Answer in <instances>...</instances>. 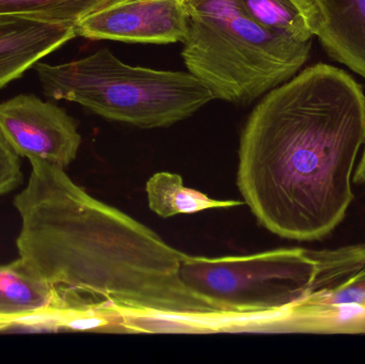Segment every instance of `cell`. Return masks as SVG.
Listing matches in <instances>:
<instances>
[{"label": "cell", "instance_id": "6da1fadb", "mask_svg": "<svg viewBox=\"0 0 365 364\" xmlns=\"http://www.w3.org/2000/svg\"><path fill=\"white\" fill-rule=\"evenodd\" d=\"M14 198L21 219L19 258L55 288L70 311L182 318L225 311L182 284L187 254L123 212L101 202L63 169L29 160Z\"/></svg>", "mask_w": 365, "mask_h": 364}, {"label": "cell", "instance_id": "7a4b0ae2", "mask_svg": "<svg viewBox=\"0 0 365 364\" xmlns=\"http://www.w3.org/2000/svg\"><path fill=\"white\" fill-rule=\"evenodd\" d=\"M365 142V96L344 71L319 63L270 90L242 132L237 186L264 228L319 241L344 220Z\"/></svg>", "mask_w": 365, "mask_h": 364}, {"label": "cell", "instance_id": "3957f363", "mask_svg": "<svg viewBox=\"0 0 365 364\" xmlns=\"http://www.w3.org/2000/svg\"><path fill=\"white\" fill-rule=\"evenodd\" d=\"M182 57L215 96L248 105L289 80L306 63L311 42H298L253 21L237 0H188Z\"/></svg>", "mask_w": 365, "mask_h": 364}, {"label": "cell", "instance_id": "277c9868", "mask_svg": "<svg viewBox=\"0 0 365 364\" xmlns=\"http://www.w3.org/2000/svg\"><path fill=\"white\" fill-rule=\"evenodd\" d=\"M365 265V245L332 251L285 248L249 256L203 258L187 254L182 284L230 312L291 309L334 288Z\"/></svg>", "mask_w": 365, "mask_h": 364}, {"label": "cell", "instance_id": "5b68a950", "mask_svg": "<svg viewBox=\"0 0 365 364\" xmlns=\"http://www.w3.org/2000/svg\"><path fill=\"white\" fill-rule=\"evenodd\" d=\"M44 93L141 128H168L215 100L191 73L133 66L103 48L68 63L34 66Z\"/></svg>", "mask_w": 365, "mask_h": 364}, {"label": "cell", "instance_id": "8992f818", "mask_svg": "<svg viewBox=\"0 0 365 364\" xmlns=\"http://www.w3.org/2000/svg\"><path fill=\"white\" fill-rule=\"evenodd\" d=\"M0 132L21 157L63 170L81 143L76 123L63 109L25 94L0 104Z\"/></svg>", "mask_w": 365, "mask_h": 364}, {"label": "cell", "instance_id": "52a82bcc", "mask_svg": "<svg viewBox=\"0 0 365 364\" xmlns=\"http://www.w3.org/2000/svg\"><path fill=\"white\" fill-rule=\"evenodd\" d=\"M188 23L182 0H120L83 17L76 33L90 40L170 44L182 43Z\"/></svg>", "mask_w": 365, "mask_h": 364}, {"label": "cell", "instance_id": "ba28073f", "mask_svg": "<svg viewBox=\"0 0 365 364\" xmlns=\"http://www.w3.org/2000/svg\"><path fill=\"white\" fill-rule=\"evenodd\" d=\"M75 36V24L30 15H0V88Z\"/></svg>", "mask_w": 365, "mask_h": 364}, {"label": "cell", "instance_id": "9c48e42d", "mask_svg": "<svg viewBox=\"0 0 365 364\" xmlns=\"http://www.w3.org/2000/svg\"><path fill=\"white\" fill-rule=\"evenodd\" d=\"M315 36L330 55L365 79V0H313Z\"/></svg>", "mask_w": 365, "mask_h": 364}, {"label": "cell", "instance_id": "30bf717a", "mask_svg": "<svg viewBox=\"0 0 365 364\" xmlns=\"http://www.w3.org/2000/svg\"><path fill=\"white\" fill-rule=\"evenodd\" d=\"M66 303L21 258L0 265V326L43 312L66 311Z\"/></svg>", "mask_w": 365, "mask_h": 364}, {"label": "cell", "instance_id": "8fae6325", "mask_svg": "<svg viewBox=\"0 0 365 364\" xmlns=\"http://www.w3.org/2000/svg\"><path fill=\"white\" fill-rule=\"evenodd\" d=\"M259 25L298 42H311L317 29L313 0H237Z\"/></svg>", "mask_w": 365, "mask_h": 364}, {"label": "cell", "instance_id": "7c38bea8", "mask_svg": "<svg viewBox=\"0 0 365 364\" xmlns=\"http://www.w3.org/2000/svg\"><path fill=\"white\" fill-rule=\"evenodd\" d=\"M145 190L150 209L163 218L212 209H229L244 203L242 201L215 200L203 192L187 188L181 175L177 173H155L148 181Z\"/></svg>", "mask_w": 365, "mask_h": 364}, {"label": "cell", "instance_id": "4fadbf2b", "mask_svg": "<svg viewBox=\"0 0 365 364\" xmlns=\"http://www.w3.org/2000/svg\"><path fill=\"white\" fill-rule=\"evenodd\" d=\"M365 306V265L334 288L311 295L294 307L298 327L306 321L330 318L343 308Z\"/></svg>", "mask_w": 365, "mask_h": 364}, {"label": "cell", "instance_id": "5bb4252c", "mask_svg": "<svg viewBox=\"0 0 365 364\" xmlns=\"http://www.w3.org/2000/svg\"><path fill=\"white\" fill-rule=\"evenodd\" d=\"M120 0H0V15L23 14L76 25L83 17Z\"/></svg>", "mask_w": 365, "mask_h": 364}, {"label": "cell", "instance_id": "9a60e30c", "mask_svg": "<svg viewBox=\"0 0 365 364\" xmlns=\"http://www.w3.org/2000/svg\"><path fill=\"white\" fill-rule=\"evenodd\" d=\"M19 158L0 132V196L13 192L23 182Z\"/></svg>", "mask_w": 365, "mask_h": 364}, {"label": "cell", "instance_id": "2e32d148", "mask_svg": "<svg viewBox=\"0 0 365 364\" xmlns=\"http://www.w3.org/2000/svg\"><path fill=\"white\" fill-rule=\"evenodd\" d=\"M354 183L365 185V142L361 160H360L357 169H356L355 173H354Z\"/></svg>", "mask_w": 365, "mask_h": 364}, {"label": "cell", "instance_id": "e0dca14e", "mask_svg": "<svg viewBox=\"0 0 365 364\" xmlns=\"http://www.w3.org/2000/svg\"><path fill=\"white\" fill-rule=\"evenodd\" d=\"M362 311H364V313H365V306H364V308H362Z\"/></svg>", "mask_w": 365, "mask_h": 364}, {"label": "cell", "instance_id": "ac0fdd59", "mask_svg": "<svg viewBox=\"0 0 365 364\" xmlns=\"http://www.w3.org/2000/svg\"><path fill=\"white\" fill-rule=\"evenodd\" d=\"M182 1L186 2L188 1V0H182Z\"/></svg>", "mask_w": 365, "mask_h": 364}]
</instances>
